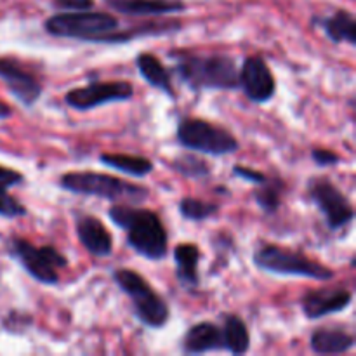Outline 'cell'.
I'll return each mask as SVG.
<instances>
[{"label": "cell", "instance_id": "6da1fadb", "mask_svg": "<svg viewBox=\"0 0 356 356\" xmlns=\"http://www.w3.org/2000/svg\"><path fill=\"white\" fill-rule=\"evenodd\" d=\"M108 218L125 232L127 245L148 261L165 259L169 252V233L160 216L149 209L132 204H115Z\"/></svg>", "mask_w": 356, "mask_h": 356}, {"label": "cell", "instance_id": "7a4b0ae2", "mask_svg": "<svg viewBox=\"0 0 356 356\" xmlns=\"http://www.w3.org/2000/svg\"><path fill=\"white\" fill-rule=\"evenodd\" d=\"M174 72L191 90H233L238 89V68L235 58L222 52L172 51Z\"/></svg>", "mask_w": 356, "mask_h": 356}, {"label": "cell", "instance_id": "3957f363", "mask_svg": "<svg viewBox=\"0 0 356 356\" xmlns=\"http://www.w3.org/2000/svg\"><path fill=\"white\" fill-rule=\"evenodd\" d=\"M44 30L56 38L111 44L113 35L120 30V21L103 10H61L44 21Z\"/></svg>", "mask_w": 356, "mask_h": 356}, {"label": "cell", "instance_id": "277c9868", "mask_svg": "<svg viewBox=\"0 0 356 356\" xmlns=\"http://www.w3.org/2000/svg\"><path fill=\"white\" fill-rule=\"evenodd\" d=\"M59 186L70 193L104 198L115 204L139 205L149 197L148 188L141 184H134L110 174L94 172V170H72L61 174Z\"/></svg>", "mask_w": 356, "mask_h": 356}, {"label": "cell", "instance_id": "5b68a950", "mask_svg": "<svg viewBox=\"0 0 356 356\" xmlns=\"http://www.w3.org/2000/svg\"><path fill=\"white\" fill-rule=\"evenodd\" d=\"M113 282L131 299L134 316L143 325L155 330L167 325L170 318L169 305L141 273L129 268H118L113 271Z\"/></svg>", "mask_w": 356, "mask_h": 356}, {"label": "cell", "instance_id": "8992f818", "mask_svg": "<svg viewBox=\"0 0 356 356\" xmlns=\"http://www.w3.org/2000/svg\"><path fill=\"white\" fill-rule=\"evenodd\" d=\"M252 261L259 270L284 277H301L329 282L334 278L332 268L318 263L299 250L287 249L278 243H261L252 254Z\"/></svg>", "mask_w": 356, "mask_h": 356}, {"label": "cell", "instance_id": "52a82bcc", "mask_svg": "<svg viewBox=\"0 0 356 356\" xmlns=\"http://www.w3.org/2000/svg\"><path fill=\"white\" fill-rule=\"evenodd\" d=\"M176 139L183 148L212 156L232 155L240 148L238 139L228 129L197 117L181 118Z\"/></svg>", "mask_w": 356, "mask_h": 356}, {"label": "cell", "instance_id": "ba28073f", "mask_svg": "<svg viewBox=\"0 0 356 356\" xmlns=\"http://www.w3.org/2000/svg\"><path fill=\"white\" fill-rule=\"evenodd\" d=\"M9 252L28 275L38 284L54 287L59 284V271L68 266L65 254L59 252L54 245H33L23 236H10Z\"/></svg>", "mask_w": 356, "mask_h": 356}, {"label": "cell", "instance_id": "9c48e42d", "mask_svg": "<svg viewBox=\"0 0 356 356\" xmlns=\"http://www.w3.org/2000/svg\"><path fill=\"white\" fill-rule=\"evenodd\" d=\"M308 197L323 216L327 228L332 232L346 228L353 222L355 209L350 198L329 177H312L308 181Z\"/></svg>", "mask_w": 356, "mask_h": 356}, {"label": "cell", "instance_id": "30bf717a", "mask_svg": "<svg viewBox=\"0 0 356 356\" xmlns=\"http://www.w3.org/2000/svg\"><path fill=\"white\" fill-rule=\"evenodd\" d=\"M134 97V87L127 80L113 82H90L83 87H75L65 94V103L76 111H89L103 104L122 103Z\"/></svg>", "mask_w": 356, "mask_h": 356}, {"label": "cell", "instance_id": "8fae6325", "mask_svg": "<svg viewBox=\"0 0 356 356\" xmlns=\"http://www.w3.org/2000/svg\"><path fill=\"white\" fill-rule=\"evenodd\" d=\"M0 80L6 83L9 92L26 108L33 106L44 92V82L33 72V68L10 56L0 58Z\"/></svg>", "mask_w": 356, "mask_h": 356}, {"label": "cell", "instance_id": "7c38bea8", "mask_svg": "<svg viewBox=\"0 0 356 356\" xmlns=\"http://www.w3.org/2000/svg\"><path fill=\"white\" fill-rule=\"evenodd\" d=\"M238 87H242L247 99L264 104L273 99L277 92V80L263 56H249L238 70Z\"/></svg>", "mask_w": 356, "mask_h": 356}, {"label": "cell", "instance_id": "4fadbf2b", "mask_svg": "<svg viewBox=\"0 0 356 356\" xmlns=\"http://www.w3.org/2000/svg\"><path fill=\"white\" fill-rule=\"evenodd\" d=\"M353 302V292L346 287H322L308 291L301 298L302 313L308 320H320L348 309Z\"/></svg>", "mask_w": 356, "mask_h": 356}, {"label": "cell", "instance_id": "5bb4252c", "mask_svg": "<svg viewBox=\"0 0 356 356\" xmlns=\"http://www.w3.org/2000/svg\"><path fill=\"white\" fill-rule=\"evenodd\" d=\"M75 233L76 238L83 245V249L94 257L111 256L113 252V236L108 232L99 218L90 214H82L75 219Z\"/></svg>", "mask_w": 356, "mask_h": 356}, {"label": "cell", "instance_id": "9a60e30c", "mask_svg": "<svg viewBox=\"0 0 356 356\" xmlns=\"http://www.w3.org/2000/svg\"><path fill=\"white\" fill-rule=\"evenodd\" d=\"M103 3L115 13L136 17L169 16L188 9L184 0H103Z\"/></svg>", "mask_w": 356, "mask_h": 356}, {"label": "cell", "instance_id": "2e32d148", "mask_svg": "<svg viewBox=\"0 0 356 356\" xmlns=\"http://www.w3.org/2000/svg\"><path fill=\"white\" fill-rule=\"evenodd\" d=\"M181 351L191 356L225 351L221 327L214 322H198L191 325L184 334Z\"/></svg>", "mask_w": 356, "mask_h": 356}, {"label": "cell", "instance_id": "e0dca14e", "mask_svg": "<svg viewBox=\"0 0 356 356\" xmlns=\"http://www.w3.org/2000/svg\"><path fill=\"white\" fill-rule=\"evenodd\" d=\"M309 348L316 355H343L355 348V336L341 327H318L309 336Z\"/></svg>", "mask_w": 356, "mask_h": 356}, {"label": "cell", "instance_id": "ac0fdd59", "mask_svg": "<svg viewBox=\"0 0 356 356\" xmlns=\"http://www.w3.org/2000/svg\"><path fill=\"white\" fill-rule=\"evenodd\" d=\"M202 252L197 243L183 242L174 249V264H176V277L184 289H198L200 287V273H198V264H200Z\"/></svg>", "mask_w": 356, "mask_h": 356}, {"label": "cell", "instance_id": "d6986e66", "mask_svg": "<svg viewBox=\"0 0 356 356\" xmlns=\"http://www.w3.org/2000/svg\"><path fill=\"white\" fill-rule=\"evenodd\" d=\"M313 24L322 28L327 38L334 44H343V42L350 45L356 44V19L355 14L350 10L339 9L330 16L316 17L313 19Z\"/></svg>", "mask_w": 356, "mask_h": 356}, {"label": "cell", "instance_id": "ffe728a7", "mask_svg": "<svg viewBox=\"0 0 356 356\" xmlns=\"http://www.w3.org/2000/svg\"><path fill=\"white\" fill-rule=\"evenodd\" d=\"M136 66H138V72L141 73L143 79L153 89L167 94L169 97H174L172 75H170L169 70L163 66V63L155 54H152V52H141V54H138L136 56Z\"/></svg>", "mask_w": 356, "mask_h": 356}, {"label": "cell", "instance_id": "44dd1931", "mask_svg": "<svg viewBox=\"0 0 356 356\" xmlns=\"http://www.w3.org/2000/svg\"><path fill=\"white\" fill-rule=\"evenodd\" d=\"M24 183V176L19 170H14L10 167L0 165V216L7 219H16L26 216V209L23 204L17 202L9 193L10 188L19 186Z\"/></svg>", "mask_w": 356, "mask_h": 356}, {"label": "cell", "instance_id": "7402d4cb", "mask_svg": "<svg viewBox=\"0 0 356 356\" xmlns=\"http://www.w3.org/2000/svg\"><path fill=\"white\" fill-rule=\"evenodd\" d=\"M222 339L225 351L238 356L245 355L250 350V334L247 323L235 313H226L222 316Z\"/></svg>", "mask_w": 356, "mask_h": 356}, {"label": "cell", "instance_id": "603a6c76", "mask_svg": "<svg viewBox=\"0 0 356 356\" xmlns=\"http://www.w3.org/2000/svg\"><path fill=\"white\" fill-rule=\"evenodd\" d=\"M99 162L103 165L118 170V172L129 174V176L134 177H145L155 169L149 159L139 155H129V153H101Z\"/></svg>", "mask_w": 356, "mask_h": 356}, {"label": "cell", "instance_id": "cb8c5ba5", "mask_svg": "<svg viewBox=\"0 0 356 356\" xmlns=\"http://www.w3.org/2000/svg\"><path fill=\"white\" fill-rule=\"evenodd\" d=\"M257 186L259 188L254 190V200H256V204L266 214H275L282 207V202H284L285 183L280 177H273V179L268 177L264 183L257 184Z\"/></svg>", "mask_w": 356, "mask_h": 356}, {"label": "cell", "instance_id": "d4e9b609", "mask_svg": "<svg viewBox=\"0 0 356 356\" xmlns=\"http://www.w3.org/2000/svg\"><path fill=\"white\" fill-rule=\"evenodd\" d=\"M172 167L176 172H179L184 177H190V179H207L212 174L211 163L200 156L191 155V153L176 156Z\"/></svg>", "mask_w": 356, "mask_h": 356}, {"label": "cell", "instance_id": "484cf974", "mask_svg": "<svg viewBox=\"0 0 356 356\" xmlns=\"http://www.w3.org/2000/svg\"><path fill=\"white\" fill-rule=\"evenodd\" d=\"M219 205L214 204V202H205L200 200V198L193 197H184L183 200L179 202V214L183 216L188 221H207L212 216L218 214Z\"/></svg>", "mask_w": 356, "mask_h": 356}, {"label": "cell", "instance_id": "4316f807", "mask_svg": "<svg viewBox=\"0 0 356 356\" xmlns=\"http://www.w3.org/2000/svg\"><path fill=\"white\" fill-rule=\"evenodd\" d=\"M312 160L313 163L318 167H334V165H339V163L343 162V159H341L336 152L327 148H313Z\"/></svg>", "mask_w": 356, "mask_h": 356}, {"label": "cell", "instance_id": "83f0119b", "mask_svg": "<svg viewBox=\"0 0 356 356\" xmlns=\"http://www.w3.org/2000/svg\"><path fill=\"white\" fill-rule=\"evenodd\" d=\"M233 176L240 177V179H245L252 184H261L268 179V176L261 170L250 169V167L245 165H233Z\"/></svg>", "mask_w": 356, "mask_h": 356}, {"label": "cell", "instance_id": "f1b7e54d", "mask_svg": "<svg viewBox=\"0 0 356 356\" xmlns=\"http://www.w3.org/2000/svg\"><path fill=\"white\" fill-rule=\"evenodd\" d=\"M52 6L59 10H87L94 7V0H52Z\"/></svg>", "mask_w": 356, "mask_h": 356}, {"label": "cell", "instance_id": "f546056e", "mask_svg": "<svg viewBox=\"0 0 356 356\" xmlns=\"http://www.w3.org/2000/svg\"><path fill=\"white\" fill-rule=\"evenodd\" d=\"M10 115H13V108H10L9 104L3 103V101H0V120H3V118H9Z\"/></svg>", "mask_w": 356, "mask_h": 356}]
</instances>
